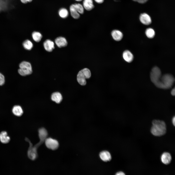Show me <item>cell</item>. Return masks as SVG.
Wrapping results in <instances>:
<instances>
[{
    "label": "cell",
    "instance_id": "obj_18",
    "mask_svg": "<svg viewBox=\"0 0 175 175\" xmlns=\"http://www.w3.org/2000/svg\"><path fill=\"white\" fill-rule=\"evenodd\" d=\"M12 111L13 114L17 116H21L23 112L22 107L19 105H15L14 106L12 109Z\"/></svg>",
    "mask_w": 175,
    "mask_h": 175
},
{
    "label": "cell",
    "instance_id": "obj_26",
    "mask_svg": "<svg viewBox=\"0 0 175 175\" xmlns=\"http://www.w3.org/2000/svg\"><path fill=\"white\" fill-rule=\"evenodd\" d=\"M5 82V77L4 75L0 73V85H3Z\"/></svg>",
    "mask_w": 175,
    "mask_h": 175
},
{
    "label": "cell",
    "instance_id": "obj_2",
    "mask_svg": "<svg viewBox=\"0 0 175 175\" xmlns=\"http://www.w3.org/2000/svg\"><path fill=\"white\" fill-rule=\"evenodd\" d=\"M175 81V78L172 75L166 74L161 75L155 86L160 88L168 89L172 87Z\"/></svg>",
    "mask_w": 175,
    "mask_h": 175
},
{
    "label": "cell",
    "instance_id": "obj_9",
    "mask_svg": "<svg viewBox=\"0 0 175 175\" xmlns=\"http://www.w3.org/2000/svg\"><path fill=\"white\" fill-rule=\"evenodd\" d=\"M140 19L142 23L146 25H149L151 22V19L150 17L146 13L141 14L140 16Z\"/></svg>",
    "mask_w": 175,
    "mask_h": 175
},
{
    "label": "cell",
    "instance_id": "obj_20",
    "mask_svg": "<svg viewBox=\"0 0 175 175\" xmlns=\"http://www.w3.org/2000/svg\"><path fill=\"white\" fill-rule=\"evenodd\" d=\"M70 10L71 16L74 18L77 19L79 18V14L76 10L74 4L70 6Z\"/></svg>",
    "mask_w": 175,
    "mask_h": 175
},
{
    "label": "cell",
    "instance_id": "obj_17",
    "mask_svg": "<svg viewBox=\"0 0 175 175\" xmlns=\"http://www.w3.org/2000/svg\"><path fill=\"white\" fill-rule=\"evenodd\" d=\"M123 57L124 60L126 62H131L133 60V56L132 53L129 51H124L123 53Z\"/></svg>",
    "mask_w": 175,
    "mask_h": 175
},
{
    "label": "cell",
    "instance_id": "obj_3",
    "mask_svg": "<svg viewBox=\"0 0 175 175\" xmlns=\"http://www.w3.org/2000/svg\"><path fill=\"white\" fill-rule=\"evenodd\" d=\"M91 76L89 70L87 68H84L78 72L77 76V80L81 85L85 86L87 83L86 79L89 78Z\"/></svg>",
    "mask_w": 175,
    "mask_h": 175
},
{
    "label": "cell",
    "instance_id": "obj_5",
    "mask_svg": "<svg viewBox=\"0 0 175 175\" xmlns=\"http://www.w3.org/2000/svg\"><path fill=\"white\" fill-rule=\"evenodd\" d=\"M161 76V70L157 67H155L152 69L150 74L151 82L155 85L158 81Z\"/></svg>",
    "mask_w": 175,
    "mask_h": 175
},
{
    "label": "cell",
    "instance_id": "obj_25",
    "mask_svg": "<svg viewBox=\"0 0 175 175\" xmlns=\"http://www.w3.org/2000/svg\"><path fill=\"white\" fill-rule=\"evenodd\" d=\"M75 7L79 13L83 14L84 12L83 7L80 4L76 3L74 4Z\"/></svg>",
    "mask_w": 175,
    "mask_h": 175
},
{
    "label": "cell",
    "instance_id": "obj_31",
    "mask_svg": "<svg viewBox=\"0 0 175 175\" xmlns=\"http://www.w3.org/2000/svg\"><path fill=\"white\" fill-rule=\"evenodd\" d=\"M97 3H102L104 1V0H94Z\"/></svg>",
    "mask_w": 175,
    "mask_h": 175
},
{
    "label": "cell",
    "instance_id": "obj_19",
    "mask_svg": "<svg viewBox=\"0 0 175 175\" xmlns=\"http://www.w3.org/2000/svg\"><path fill=\"white\" fill-rule=\"evenodd\" d=\"M83 5V7L88 11L92 10L94 7L92 0H84Z\"/></svg>",
    "mask_w": 175,
    "mask_h": 175
},
{
    "label": "cell",
    "instance_id": "obj_28",
    "mask_svg": "<svg viewBox=\"0 0 175 175\" xmlns=\"http://www.w3.org/2000/svg\"><path fill=\"white\" fill-rule=\"evenodd\" d=\"M175 88L172 89L171 92V93L172 95L174 96L175 95Z\"/></svg>",
    "mask_w": 175,
    "mask_h": 175
},
{
    "label": "cell",
    "instance_id": "obj_4",
    "mask_svg": "<svg viewBox=\"0 0 175 175\" xmlns=\"http://www.w3.org/2000/svg\"><path fill=\"white\" fill-rule=\"evenodd\" d=\"M19 69L18 70L19 73L21 76H25L31 74L32 70L30 63L26 61H23L19 65Z\"/></svg>",
    "mask_w": 175,
    "mask_h": 175
},
{
    "label": "cell",
    "instance_id": "obj_12",
    "mask_svg": "<svg viewBox=\"0 0 175 175\" xmlns=\"http://www.w3.org/2000/svg\"><path fill=\"white\" fill-rule=\"evenodd\" d=\"M51 98L52 101L57 104H59L62 101V97L61 94L59 92L53 93L51 95Z\"/></svg>",
    "mask_w": 175,
    "mask_h": 175
},
{
    "label": "cell",
    "instance_id": "obj_1",
    "mask_svg": "<svg viewBox=\"0 0 175 175\" xmlns=\"http://www.w3.org/2000/svg\"><path fill=\"white\" fill-rule=\"evenodd\" d=\"M152 123L150 131L152 134L155 136H161L166 134V125L164 121L155 119L152 121Z\"/></svg>",
    "mask_w": 175,
    "mask_h": 175
},
{
    "label": "cell",
    "instance_id": "obj_33",
    "mask_svg": "<svg viewBox=\"0 0 175 175\" xmlns=\"http://www.w3.org/2000/svg\"><path fill=\"white\" fill-rule=\"evenodd\" d=\"M27 0L28 2H30L32 1V0Z\"/></svg>",
    "mask_w": 175,
    "mask_h": 175
},
{
    "label": "cell",
    "instance_id": "obj_24",
    "mask_svg": "<svg viewBox=\"0 0 175 175\" xmlns=\"http://www.w3.org/2000/svg\"><path fill=\"white\" fill-rule=\"evenodd\" d=\"M59 14L61 18H67L68 15V12L67 9L65 8L61 9L59 11Z\"/></svg>",
    "mask_w": 175,
    "mask_h": 175
},
{
    "label": "cell",
    "instance_id": "obj_14",
    "mask_svg": "<svg viewBox=\"0 0 175 175\" xmlns=\"http://www.w3.org/2000/svg\"><path fill=\"white\" fill-rule=\"evenodd\" d=\"M38 132L40 140L44 142L47 138L48 135L47 130L44 128H41L39 129Z\"/></svg>",
    "mask_w": 175,
    "mask_h": 175
},
{
    "label": "cell",
    "instance_id": "obj_32",
    "mask_svg": "<svg viewBox=\"0 0 175 175\" xmlns=\"http://www.w3.org/2000/svg\"><path fill=\"white\" fill-rule=\"evenodd\" d=\"M22 3L24 4L26 3L27 2V0H20Z\"/></svg>",
    "mask_w": 175,
    "mask_h": 175
},
{
    "label": "cell",
    "instance_id": "obj_6",
    "mask_svg": "<svg viewBox=\"0 0 175 175\" xmlns=\"http://www.w3.org/2000/svg\"><path fill=\"white\" fill-rule=\"evenodd\" d=\"M25 140L28 142L29 144V147L27 151L28 156L30 159L35 160L37 156V148L35 146H33L32 144L27 138H26Z\"/></svg>",
    "mask_w": 175,
    "mask_h": 175
},
{
    "label": "cell",
    "instance_id": "obj_16",
    "mask_svg": "<svg viewBox=\"0 0 175 175\" xmlns=\"http://www.w3.org/2000/svg\"><path fill=\"white\" fill-rule=\"evenodd\" d=\"M99 156L101 159L105 162L109 161L111 158L110 153L106 151H104L101 152L100 153Z\"/></svg>",
    "mask_w": 175,
    "mask_h": 175
},
{
    "label": "cell",
    "instance_id": "obj_27",
    "mask_svg": "<svg viewBox=\"0 0 175 175\" xmlns=\"http://www.w3.org/2000/svg\"><path fill=\"white\" fill-rule=\"evenodd\" d=\"M134 1H137L141 3H143L146 2L148 0H132Z\"/></svg>",
    "mask_w": 175,
    "mask_h": 175
},
{
    "label": "cell",
    "instance_id": "obj_8",
    "mask_svg": "<svg viewBox=\"0 0 175 175\" xmlns=\"http://www.w3.org/2000/svg\"><path fill=\"white\" fill-rule=\"evenodd\" d=\"M161 160L163 164L166 165H168L171 161V156L170 153L168 152H164L161 156Z\"/></svg>",
    "mask_w": 175,
    "mask_h": 175
},
{
    "label": "cell",
    "instance_id": "obj_29",
    "mask_svg": "<svg viewBox=\"0 0 175 175\" xmlns=\"http://www.w3.org/2000/svg\"><path fill=\"white\" fill-rule=\"evenodd\" d=\"M116 175H125V174L124 172L122 171L118 172L117 173Z\"/></svg>",
    "mask_w": 175,
    "mask_h": 175
},
{
    "label": "cell",
    "instance_id": "obj_15",
    "mask_svg": "<svg viewBox=\"0 0 175 175\" xmlns=\"http://www.w3.org/2000/svg\"><path fill=\"white\" fill-rule=\"evenodd\" d=\"M111 35L114 39L117 41L121 40L123 36L122 33L120 31L116 30H113L111 32Z\"/></svg>",
    "mask_w": 175,
    "mask_h": 175
},
{
    "label": "cell",
    "instance_id": "obj_22",
    "mask_svg": "<svg viewBox=\"0 0 175 175\" xmlns=\"http://www.w3.org/2000/svg\"><path fill=\"white\" fill-rule=\"evenodd\" d=\"M23 45L25 49L28 50H31L33 46L32 43L28 40L24 41L23 43Z\"/></svg>",
    "mask_w": 175,
    "mask_h": 175
},
{
    "label": "cell",
    "instance_id": "obj_30",
    "mask_svg": "<svg viewBox=\"0 0 175 175\" xmlns=\"http://www.w3.org/2000/svg\"><path fill=\"white\" fill-rule=\"evenodd\" d=\"M172 123L174 126H175V116H173L172 119Z\"/></svg>",
    "mask_w": 175,
    "mask_h": 175
},
{
    "label": "cell",
    "instance_id": "obj_11",
    "mask_svg": "<svg viewBox=\"0 0 175 175\" xmlns=\"http://www.w3.org/2000/svg\"><path fill=\"white\" fill-rule=\"evenodd\" d=\"M43 45L45 49L48 52L52 51L54 48V42L50 40H45L44 43Z\"/></svg>",
    "mask_w": 175,
    "mask_h": 175
},
{
    "label": "cell",
    "instance_id": "obj_23",
    "mask_svg": "<svg viewBox=\"0 0 175 175\" xmlns=\"http://www.w3.org/2000/svg\"><path fill=\"white\" fill-rule=\"evenodd\" d=\"M145 34L146 36L149 38H153L154 36L155 33L154 30L151 28H149L147 29L145 31Z\"/></svg>",
    "mask_w": 175,
    "mask_h": 175
},
{
    "label": "cell",
    "instance_id": "obj_21",
    "mask_svg": "<svg viewBox=\"0 0 175 175\" xmlns=\"http://www.w3.org/2000/svg\"><path fill=\"white\" fill-rule=\"evenodd\" d=\"M32 36L33 40L36 42L40 41L42 37V35L39 32L34 31L32 34Z\"/></svg>",
    "mask_w": 175,
    "mask_h": 175
},
{
    "label": "cell",
    "instance_id": "obj_10",
    "mask_svg": "<svg viewBox=\"0 0 175 175\" xmlns=\"http://www.w3.org/2000/svg\"><path fill=\"white\" fill-rule=\"evenodd\" d=\"M55 42L57 46L60 48L65 47L67 44V42L66 39L62 37L56 38L55 40Z\"/></svg>",
    "mask_w": 175,
    "mask_h": 175
},
{
    "label": "cell",
    "instance_id": "obj_34",
    "mask_svg": "<svg viewBox=\"0 0 175 175\" xmlns=\"http://www.w3.org/2000/svg\"><path fill=\"white\" fill-rule=\"evenodd\" d=\"M76 0L78 1H81L82 0Z\"/></svg>",
    "mask_w": 175,
    "mask_h": 175
},
{
    "label": "cell",
    "instance_id": "obj_7",
    "mask_svg": "<svg viewBox=\"0 0 175 175\" xmlns=\"http://www.w3.org/2000/svg\"><path fill=\"white\" fill-rule=\"evenodd\" d=\"M44 141L46 146L50 149L54 150L59 147V143L58 141L51 138H46Z\"/></svg>",
    "mask_w": 175,
    "mask_h": 175
},
{
    "label": "cell",
    "instance_id": "obj_13",
    "mask_svg": "<svg viewBox=\"0 0 175 175\" xmlns=\"http://www.w3.org/2000/svg\"><path fill=\"white\" fill-rule=\"evenodd\" d=\"M10 140V137L8 135L7 132L2 131L0 133V141L3 144L9 143Z\"/></svg>",
    "mask_w": 175,
    "mask_h": 175
}]
</instances>
